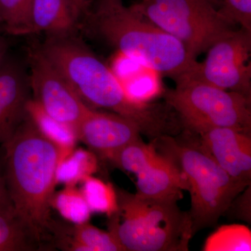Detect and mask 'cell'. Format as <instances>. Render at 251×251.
Returning <instances> with one entry per match:
<instances>
[{"instance_id": "6da1fadb", "label": "cell", "mask_w": 251, "mask_h": 251, "mask_svg": "<svg viewBox=\"0 0 251 251\" xmlns=\"http://www.w3.org/2000/svg\"><path fill=\"white\" fill-rule=\"evenodd\" d=\"M1 146L11 204L46 250L54 221L51 215L59 163L69 154L26 116Z\"/></svg>"}, {"instance_id": "7a4b0ae2", "label": "cell", "mask_w": 251, "mask_h": 251, "mask_svg": "<svg viewBox=\"0 0 251 251\" xmlns=\"http://www.w3.org/2000/svg\"><path fill=\"white\" fill-rule=\"evenodd\" d=\"M92 109H103L128 119L149 137L159 134L166 125L164 110L154 104L133 101L111 68L74 35L46 36L38 48Z\"/></svg>"}, {"instance_id": "3957f363", "label": "cell", "mask_w": 251, "mask_h": 251, "mask_svg": "<svg viewBox=\"0 0 251 251\" xmlns=\"http://www.w3.org/2000/svg\"><path fill=\"white\" fill-rule=\"evenodd\" d=\"M96 30L120 53L138 59L175 82L193 75L198 62L182 43L122 0L99 1L92 15Z\"/></svg>"}, {"instance_id": "277c9868", "label": "cell", "mask_w": 251, "mask_h": 251, "mask_svg": "<svg viewBox=\"0 0 251 251\" xmlns=\"http://www.w3.org/2000/svg\"><path fill=\"white\" fill-rule=\"evenodd\" d=\"M108 231L125 251H186L194 233L189 212L175 198L153 199L117 190Z\"/></svg>"}, {"instance_id": "5b68a950", "label": "cell", "mask_w": 251, "mask_h": 251, "mask_svg": "<svg viewBox=\"0 0 251 251\" xmlns=\"http://www.w3.org/2000/svg\"><path fill=\"white\" fill-rule=\"evenodd\" d=\"M164 154L180 168L188 183L191 206L188 211L193 233L217 224L247 186L231 177L200 143H185L163 135L156 138Z\"/></svg>"}, {"instance_id": "8992f818", "label": "cell", "mask_w": 251, "mask_h": 251, "mask_svg": "<svg viewBox=\"0 0 251 251\" xmlns=\"http://www.w3.org/2000/svg\"><path fill=\"white\" fill-rule=\"evenodd\" d=\"M167 104L192 133L227 127L251 135V98L219 88L193 75L175 82Z\"/></svg>"}, {"instance_id": "52a82bcc", "label": "cell", "mask_w": 251, "mask_h": 251, "mask_svg": "<svg viewBox=\"0 0 251 251\" xmlns=\"http://www.w3.org/2000/svg\"><path fill=\"white\" fill-rule=\"evenodd\" d=\"M130 6L182 43L196 59L236 29L209 0H141Z\"/></svg>"}, {"instance_id": "ba28073f", "label": "cell", "mask_w": 251, "mask_h": 251, "mask_svg": "<svg viewBox=\"0 0 251 251\" xmlns=\"http://www.w3.org/2000/svg\"><path fill=\"white\" fill-rule=\"evenodd\" d=\"M251 31L234 29L206 50L193 76L251 98Z\"/></svg>"}, {"instance_id": "9c48e42d", "label": "cell", "mask_w": 251, "mask_h": 251, "mask_svg": "<svg viewBox=\"0 0 251 251\" xmlns=\"http://www.w3.org/2000/svg\"><path fill=\"white\" fill-rule=\"evenodd\" d=\"M29 65L31 98L49 116L77 130L90 107L39 49L29 52Z\"/></svg>"}, {"instance_id": "30bf717a", "label": "cell", "mask_w": 251, "mask_h": 251, "mask_svg": "<svg viewBox=\"0 0 251 251\" xmlns=\"http://www.w3.org/2000/svg\"><path fill=\"white\" fill-rule=\"evenodd\" d=\"M77 139L92 152L110 160L122 148L140 138V128L128 119L89 109L77 128Z\"/></svg>"}, {"instance_id": "8fae6325", "label": "cell", "mask_w": 251, "mask_h": 251, "mask_svg": "<svg viewBox=\"0 0 251 251\" xmlns=\"http://www.w3.org/2000/svg\"><path fill=\"white\" fill-rule=\"evenodd\" d=\"M200 143L226 173L250 186L251 135L227 127H211L195 132Z\"/></svg>"}, {"instance_id": "7c38bea8", "label": "cell", "mask_w": 251, "mask_h": 251, "mask_svg": "<svg viewBox=\"0 0 251 251\" xmlns=\"http://www.w3.org/2000/svg\"><path fill=\"white\" fill-rule=\"evenodd\" d=\"M30 92L28 74L22 65L6 57L0 65V145L25 117Z\"/></svg>"}, {"instance_id": "4fadbf2b", "label": "cell", "mask_w": 251, "mask_h": 251, "mask_svg": "<svg viewBox=\"0 0 251 251\" xmlns=\"http://www.w3.org/2000/svg\"><path fill=\"white\" fill-rule=\"evenodd\" d=\"M136 193L140 197L153 199L182 198L188 183L175 162L164 153H156L145 168L135 175Z\"/></svg>"}, {"instance_id": "5bb4252c", "label": "cell", "mask_w": 251, "mask_h": 251, "mask_svg": "<svg viewBox=\"0 0 251 251\" xmlns=\"http://www.w3.org/2000/svg\"><path fill=\"white\" fill-rule=\"evenodd\" d=\"M51 243L63 251H125L110 231H104L90 223L64 226L54 221Z\"/></svg>"}, {"instance_id": "9a60e30c", "label": "cell", "mask_w": 251, "mask_h": 251, "mask_svg": "<svg viewBox=\"0 0 251 251\" xmlns=\"http://www.w3.org/2000/svg\"><path fill=\"white\" fill-rule=\"evenodd\" d=\"M113 63L112 70L133 101L150 103L161 93L159 74L143 62L119 53Z\"/></svg>"}, {"instance_id": "2e32d148", "label": "cell", "mask_w": 251, "mask_h": 251, "mask_svg": "<svg viewBox=\"0 0 251 251\" xmlns=\"http://www.w3.org/2000/svg\"><path fill=\"white\" fill-rule=\"evenodd\" d=\"M78 18L70 0H33L29 34L44 33L46 36L74 35Z\"/></svg>"}, {"instance_id": "e0dca14e", "label": "cell", "mask_w": 251, "mask_h": 251, "mask_svg": "<svg viewBox=\"0 0 251 251\" xmlns=\"http://www.w3.org/2000/svg\"><path fill=\"white\" fill-rule=\"evenodd\" d=\"M46 250L12 204L0 209V251Z\"/></svg>"}, {"instance_id": "ac0fdd59", "label": "cell", "mask_w": 251, "mask_h": 251, "mask_svg": "<svg viewBox=\"0 0 251 251\" xmlns=\"http://www.w3.org/2000/svg\"><path fill=\"white\" fill-rule=\"evenodd\" d=\"M26 113L41 133L67 152L75 148L78 140L76 130L49 116L31 98L28 100Z\"/></svg>"}, {"instance_id": "d6986e66", "label": "cell", "mask_w": 251, "mask_h": 251, "mask_svg": "<svg viewBox=\"0 0 251 251\" xmlns=\"http://www.w3.org/2000/svg\"><path fill=\"white\" fill-rule=\"evenodd\" d=\"M98 169L97 155L92 151L75 149L59 163L57 172L58 183L75 186L88 176H92Z\"/></svg>"}, {"instance_id": "ffe728a7", "label": "cell", "mask_w": 251, "mask_h": 251, "mask_svg": "<svg viewBox=\"0 0 251 251\" xmlns=\"http://www.w3.org/2000/svg\"><path fill=\"white\" fill-rule=\"evenodd\" d=\"M204 251H250L251 229L241 224L224 225L206 239Z\"/></svg>"}, {"instance_id": "44dd1931", "label": "cell", "mask_w": 251, "mask_h": 251, "mask_svg": "<svg viewBox=\"0 0 251 251\" xmlns=\"http://www.w3.org/2000/svg\"><path fill=\"white\" fill-rule=\"evenodd\" d=\"M52 207L57 209L64 219L74 224L89 222L92 213L80 190L70 185L54 193Z\"/></svg>"}, {"instance_id": "7402d4cb", "label": "cell", "mask_w": 251, "mask_h": 251, "mask_svg": "<svg viewBox=\"0 0 251 251\" xmlns=\"http://www.w3.org/2000/svg\"><path fill=\"white\" fill-rule=\"evenodd\" d=\"M81 192L92 212L102 213L108 216L117 210L116 190L112 184L90 176L84 179Z\"/></svg>"}, {"instance_id": "603a6c76", "label": "cell", "mask_w": 251, "mask_h": 251, "mask_svg": "<svg viewBox=\"0 0 251 251\" xmlns=\"http://www.w3.org/2000/svg\"><path fill=\"white\" fill-rule=\"evenodd\" d=\"M157 153L154 145L145 143L140 138L119 150L109 161L122 171L135 175L145 168Z\"/></svg>"}, {"instance_id": "cb8c5ba5", "label": "cell", "mask_w": 251, "mask_h": 251, "mask_svg": "<svg viewBox=\"0 0 251 251\" xmlns=\"http://www.w3.org/2000/svg\"><path fill=\"white\" fill-rule=\"evenodd\" d=\"M33 0H0V25L13 35L29 34Z\"/></svg>"}, {"instance_id": "d4e9b609", "label": "cell", "mask_w": 251, "mask_h": 251, "mask_svg": "<svg viewBox=\"0 0 251 251\" xmlns=\"http://www.w3.org/2000/svg\"><path fill=\"white\" fill-rule=\"evenodd\" d=\"M217 7L229 22L251 32V0H219Z\"/></svg>"}, {"instance_id": "484cf974", "label": "cell", "mask_w": 251, "mask_h": 251, "mask_svg": "<svg viewBox=\"0 0 251 251\" xmlns=\"http://www.w3.org/2000/svg\"><path fill=\"white\" fill-rule=\"evenodd\" d=\"M11 204L10 201L6 179H5L4 163H3L2 151L0 145V209Z\"/></svg>"}, {"instance_id": "4316f807", "label": "cell", "mask_w": 251, "mask_h": 251, "mask_svg": "<svg viewBox=\"0 0 251 251\" xmlns=\"http://www.w3.org/2000/svg\"><path fill=\"white\" fill-rule=\"evenodd\" d=\"M70 1L78 17L85 14L90 8V0H70Z\"/></svg>"}, {"instance_id": "83f0119b", "label": "cell", "mask_w": 251, "mask_h": 251, "mask_svg": "<svg viewBox=\"0 0 251 251\" xmlns=\"http://www.w3.org/2000/svg\"><path fill=\"white\" fill-rule=\"evenodd\" d=\"M8 44L4 38L0 36V65L7 57Z\"/></svg>"}, {"instance_id": "f1b7e54d", "label": "cell", "mask_w": 251, "mask_h": 251, "mask_svg": "<svg viewBox=\"0 0 251 251\" xmlns=\"http://www.w3.org/2000/svg\"><path fill=\"white\" fill-rule=\"evenodd\" d=\"M209 1H211L212 3H214V4H215L216 6H217L219 0H209Z\"/></svg>"}, {"instance_id": "f546056e", "label": "cell", "mask_w": 251, "mask_h": 251, "mask_svg": "<svg viewBox=\"0 0 251 251\" xmlns=\"http://www.w3.org/2000/svg\"><path fill=\"white\" fill-rule=\"evenodd\" d=\"M99 1H109V0H99Z\"/></svg>"}]
</instances>
